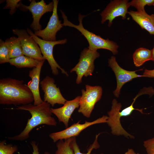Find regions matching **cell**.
<instances>
[{
	"mask_svg": "<svg viewBox=\"0 0 154 154\" xmlns=\"http://www.w3.org/2000/svg\"><path fill=\"white\" fill-rule=\"evenodd\" d=\"M62 17L63 19V26H68L74 27L79 31L86 38L89 46L88 48L91 50L96 51L100 49H103L111 51L115 55L118 52L117 50L119 46L117 43L108 39H104L100 36L96 35L84 28L83 26L82 21L83 18L86 16L80 13L78 15V20L79 24L78 25H74L69 21L67 16L64 12L60 10Z\"/></svg>",
	"mask_w": 154,
	"mask_h": 154,
	"instance_id": "obj_3",
	"label": "cell"
},
{
	"mask_svg": "<svg viewBox=\"0 0 154 154\" xmlns=\"http://www.w3.org/2000/svg\"><path fill=\"white\" fill-rule=\"evenodd\" d=\"M6 141L0 142V154H13L17 151L18 147L16 145L5 144Z\"/></svg>",
	"mask_w": 154,
	"mask_h": 154,
	"instance_id": "obj_24",
	"label": "cell"
},
{
	"mask_svg": "<svg viewBox=\"0 0 154 154\" xmlns=\"http://www.w3.org/2000/svg\"><path fill=\"white\" fill-rule=\"evenodd\" d=\"M40 61L24 55L11 58L9 63L18 68H32L37 66Z\"/></svg>",
	"mask_w": 154,
	"mask_h": 154,
	"instance_id": "obj_17",
	"label": "cell"
},
{
	"mask_svg": "<svg viewBox=\"0 0 154 154\" xmlns=\"http://www.w3.org/2000/svg\"><path fill=\"white\" fill-rule=\"evenodd\" d=\"M17 108L12 109L27 111L31 116L28 119L23 130L19 134L8 138L10 140L23 141L29 137V133L35 127L42 124L56 126L57 122L52 116L50 105L43 101L40 104L35 106L31 104L21 106H16Z\"/></svg>",
	"mask_w": 154,
	"mask_h": 154,
	"instance_id": "obj_1",
	"label": "cell"
},
{
	"mask_svg": "<svg viewBox=\"0 0 154 154\" xmlns=\"http://www.w3.org/2000/svg\"><path fill=\"white\" fill-rule=\"evenodd\" d=\"M100 56L97 51L91 50L88 48H85L81 51L78 62L70 71V72H75L77 74V84L82 82L83 76L87 77L92 75L95 68L94 61Z\"/></svg>",
	"mask_w": 154,
	"mask_h": 154,
	"instance_id": "obj_5",
	"label": "cell"
},
{
	"mask_svg": "<svg viewBox=\"0 0 154 154\" xmlns=\"http://www.w3.org/2000/svg\"><path fill=\"white\" fill-rule=\"evenodd\" d=\"M133 61L135 66L139 67L146 62L152 60L151 50L140 48L135 51L133 56Z\"/></svg>",
	"mask_w": 154,
	"mask_h": 154,
	"instance_id": "obj_19",
	"label": "cell"
},
{
	"mask_svg": "<svg viewBox=\"0 0 154 154\" xmlns=\"http://www.w3.org/2000/svg\"><path fill=\"white\" fill-rule=\"evenodd\" d=\"M13 34L17 35L20 41L24 55L39 61L45 60L39 46L34 39L23 29H13Z\"/></svg>",
	"mask_w": 154,
	"mask_h": 154,
	"instance_id": "obj_8",
	"label": "cell"
},
{
	"mask_svg": "<svg viewBox=\"0 0 154 154\" xmlns=\"http://www.w3.org/2000/svg\"><path fill=\"white\" fill-rule=\"evenodd\" d=\"M124 154H140L139 153H136L132 149H128L127 151Z\"/></svg>",
	"mask_w": 154,
	"mask_h": 154,
	"instance_id": "obj_29",
	"label": "cell"
},
{
	"mask_svg": "<svg viewBox=\"0 0 154 154\" xmlns=\"http://www.w3.org/2000/svg\"><path fill=\"white\" fill-rule=\"evenodd\" d=\"M147 154H154V137L143 141Z\"/></svg>",
	"mask_w": 154,
	"mask_h": 154,
	"instance_id": "obj_26",
	"label": "cell"
},
{
	"mask_svg": "<svg viewBox=\"0 0 154 154\" xmlns=\"http://www.w3.org/2000/svg\"><path fill=\"white\" fill-rule=\"evenodd\" d=\"M128 13L142 29H145L151 35H154V14H148L143 12L130 11Z\"/></svg>",
	"mask_w": 154,
	"mask_h": 154,
	"instance_id": "obj_16",
	"label": "cell"
},
{
	"mask_svg": "<svg viewBox=\"0 0 154 154\" xmlns=\"http://www.w3.org/2000/svg\"><path fill=\"white\" fill-rule=\"evenodd\" d=\"M21 1L20 0H7L6 4L3 9H10L9 13L13 15L15 13L16 8H19Z\"/></svg>",
	"mask_w": 154,
	"mask_h": 154,
	"instance_id": "obj_25",
	"label": "cell"
},
{
	"mask_svg": "<svg viewBox=\"0 0 154 154\" xmlns=\"http://www.w3.org/2000/svg\"><path fill=\"white\" fill-rule=\"evenodd\" d=\"M127 0H114L111 1L100 15L101 16V22L103 24L108 21V26L112 24L113 21L116 17L121 16L123 19L126 18V14L128 12V9L131 6Z\"/></svg>",
	"mask_w": 154,
	"mask_h": 154,
	"instance_id": "obj_10",
	"label": "cell"
},
{
	"mask_svg": "<svg viewBox=\"0 0 154 154\" xmlns=\"http://www.w3.org/2000/svg\"><path fill=\"white\" fill-rule=\"evenodd\" d=\"M9 50L5 42L0 39V64L9 62L10 59Z\"/></svg>",
	"mask_w": 154,
	"mask_h": 154,
	"instance_id": "obj_23",
	"label": "cell"
},
{
	"mask_svg": "<svg viewBox=\"0 0 154 154\" xmlns=\"http://www.w3.org/2000/svg\"><path fill=\"white\" fill-rule=\"evenodd\" d=\"M101 133H100L96 135L94 142L87 149V152L86 153H83L80 152L79 146L76 141V137H73L71 142V144L74 150V154H91V152L93 149L99 148L100 146L98 142V136Z\"/></svg>",
	"mask_w": 154,
	"mask_h": 154,
	"instance_id": "obj_21",
	"label": "cell"
},
{
	"mask_svg": "<svg viewBox=\"0 0 154 154\" xmlns=\"http://www.w3.org/2000/svg\"><path fill=\"white\" fill-rule=\"evenodd\" d=\"M34 101L33 93L23 80L11 78L0 80V104L18 106Z\"/></svg>",
	"mask_w": 154,
	"mask_h": 154,
	"instance_id": "obj_2",
	"label": "cell"
},
{
	"mask_svg": "<svg viewBox=\"0 0 154 154\" xmlns=\"http://www.w3.org/2000/svg\"><path fill=\"white\" fill-rule=\"evenodd\" d=\"M54 79L46 76L40 82L44 94V101L52 107L56 104L64 105L66 100L62 94L59 87H57Z\"/></svg>",
	"mask_w": 154,
	"mask_h": 154,
	"instance_id": "obj_12",
	"label": "cell"
},
{
	"mask_svg": "<svg viewBox=\"0 0 154 154\" xmlns=\"http://www.w3.org/2000/svg\"><path fill=\"white\" fill-rule=\"evenodd\" d=\"M30 144L33 150L32 154H39L38 143L36 144V142L33 140L30 142ZM44 154H50V153L46 151L44 153Z\"/></svg>",
	"mask_w": 154,
	"mask_h": 154,
	"instance_id": "obj_27",
	"label": "cell"
},
{
	"mask_svg": "<svg viewBox=\"0 0 154 154\" xmlns=\"http://www.w3.org/2000/svg\"><path fill=\"white\" fill-rule=\"evenodd\" d=\"M108 118V116L104 115L92 121H86L83 124L80 123V121H79L63 130L50 133L49 136L54 142H56L60 140L76 137L82 131L90 126L96 124L106 123Z\"/></svg>",
	"mask_w": 154,
	"mask_h": 154,
	"instance_id": "obj_7",
	"label": "cell"
},
{
	"mask_svg": "<svg viewBox=\"0 0 154 154\" xmlns=\"http://www.w3.org/2000/svg\"><path fill=\"white\" fill-rule=\"evenodd\" d=\"M130 5L134 7L137 11L143 12L145 11V6H154V0H133L129 2Z\"/></svg>",
	"mask_w": 154,
	"mask_h": 154,
	"instance_id": "obj_22",
	"label": "cell"
},
{
	"mask_svg": "<svg viewBox=\"0 0 154 154\" xmlns=\"http://www.w3.org/2000/svg\"><path fill=\"white\" fill-rule=\"evenodd\" d=\"M53 1L46 4L44 0L38 2L35 0H31L29 6L20 2L19 8L21 11H26L29 10L31 13L33 21L30 27L35 31L41 30L42 26L39 23L41 17L46 13L53 11Z\"/></svg>",
	"mask_w": 154,
	"mask_h": 154,
	"instance_id": "obj_9",
	"label": "cell"
},
{
	"mask_svg": "<svg viewBox=\"0 0 154 154\" xmlns=\"http://www.w3.org/2000/svg\"><path fill=\"white\" fill-rule=\"evenodd\" d=\"M152 60L154 62V46L153 49L151 50Z\"/></svg>",
	"mask_w": 154,
	"mask_h": 154,
	"instance_id": "obj_30",
	"label": "cell"
},
{
	"mask_svg": "<svg viewBox=\"0 0 154 154\" xmlns=\"http://www.w3.org/2000/svg\"><path fill=\"white\" fill-rule=\"evenodd\" d=\"M96 154V153H92V154ZM100 154H104L103 153H101Z\"/></svg>",
	"mask_w": 154,
	"mask_h": 154,
	"instance_id": "obj_31",
	"label": "cell"
},
{
	"mask_svg": "<svg viewBox=\"0 0 154 154\" xmlns=\"http://www.w3.org/2000/svg\"><path fill=\"white\" fill-rule=\"evenodd\" d=\"M5 42L9 50L10 59L24 55L20 41L18 37H11L7 39Z\"/></svg>",
	"mask_w": 154,
	"mask_h": 154,
	"instance_id": "obj_18",
	"label": "cell"
},
{
	"mask_svg": "<svg viewBox=\"0 0 154 154\" xmlns=\"http://www.w3.org/2000/svg\"><path fill=\"white\" fill-rule=\"evenodd\" d=\"M54 8L52 14L46 27L44 29L35 31L34 34L42 39L49 41H56L57 33L63 27L61 21L59 20L57 14L58 1L53 0Z\"/></svg>",
	"mask_w": 154,
	"mask_h": 154,
	"instance_id": "obj_13",
	"label": "cell"
},
{
	"mask_svg": "<svg viewBox=\"0 0 154 154\" xmlns=\"http://www.w3.org/2000/svg\"><path fill=\"white\" fill-rule=\"evenodd\" d=\"M45 60L40 61L37 66L33 68L29 72V76L31 80L28 82L27 85L33 95V105L35 106L39 105L44 101L40 96L39 86L41 69Z\"/></svg>",
	"mask_w": 154,
	"mask_h": 154,
	"instance_id": "obj_15",
	"label": "cell"
},
{
	"mask_svg": "<svg viewBox=\"0 0 154 154\" xmlns=\"http://www.w3.org/2000/svg\"><path fill=\"white\" fill-rule=\"evenodd\" d=\"M73 138L58 141L56 143L57 150L55 154H74L71 144Z\"/></svg>",
	"mask_w": 154,
	"mask_h": 154,
	"instance_id": "obj_20",
	"label": "cell"
},
{
	"mask_svg": "<svg viewBox=\"0 0 154 154\" xmlns=\"http://www.w3.org/2000/svg\"><path fill=\"white\" fill-rule=\"evenodd\" d=\"M27 31L28 34L34 39L39 46L41 53L44 59L48 61L50 66L52 73L55 75L59 73L58 68L60 69L62 74L68 76V75L64 70L61 68L55 60L53 53L54 46L58 44H64L67 42V39L65 38L56 41H49L42 39L35 35L32 31L27 28Z\"/></svg>",
	"mask_w": 154,
	"mask_h": 154,
	"instance_id": "obj_4",
	"label": "cell"
},
{
	"mask_svg": "<svg viewBox=\"0 0 154 154\" xmlns=\"http://www.w3.org/2000/svg\"><path fill=\"white\" fill-rule=\"evenodd\" d=\"M86 90H82V95L78 112L89 118L96 104L101 98L102 89L100 86H92L88 84L86 85Z\"/></svg>",
	"mask_w": 154,
	"mask_h": 154,
	"instance_id": "obj_6",
	"label": "cell"
},
{
	"mask_svg": "<svg viewBox=\"0 0 154 154\" xmlns=\"http://www.w3.org/2000/svg\"><path fill=\"white\" fill-rule=\"evenodd\" d=\"M108 63L109 66L114 72L116 76L117 87L113 92V93L117 98L119 97L121 90L124 84L134 78L143 77V75H138L136 73V71L143 70L142 69L134 71L125 70L119 66L114 56H112L108 59Z\"/></svg>",
	"mask_w": 154,
	"mask_h": 154,
	"instance_id": "obj_11",
	"label": "cell"
},
{
	"mask_svg": "<svg viewBox=\"0 0 154 154\" xmlns=\"http://www.w3.org/2000/svg\"><path fill=\"white\" fill-rule=\"evenodd\" d=\"M142 75L143 77L154 78V69L151 70L145 69Z\"/></svg>",
	"mask_w": 154,
	"mask_h": 154,
	"instance_id": "obj_28",
	"label": "cell"
},
{
	"mask_svg": "<svg viewBox=\"0 0 154 154\" xmlns=\"http://www.w3.org/2000/svg\"><path fill=\"white\" fill-rule=\"evenodd\" d=\"M81 96H78L73 100H67L63 106L57 108H51V112L57 117L59 121L62 122L66 128L71 115L74 110L79 107Z\"/></svg>",
	"mask_w": 154,
	"mask_h": 154,
	"instance_id": "obj_14",
	"label": "cell"
}]
</instances>
